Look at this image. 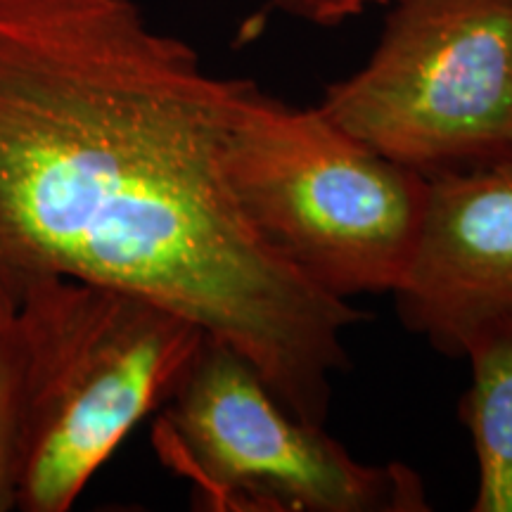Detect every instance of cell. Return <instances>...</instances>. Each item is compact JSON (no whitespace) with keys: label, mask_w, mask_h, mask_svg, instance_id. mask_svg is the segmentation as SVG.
<instances>
[{"label":"cell","mask_w":512,"mask_h":512,"mask_svg":"<svg viewBox=\"0 0 512 512\" xmlns=\"http://www.w3.org/2000/svg\"><path fill=\"white\" fill-rule=\"evenodd\" d=\"M152 446L214 512H425L408 465L361 463L275 399L238 351L207 337L157 411Z\"/></svg>","instance_id":"4"},{"label":"cell","mask_w":512,"mask_h":512,"mask_svg":"<svg viewBox=\"0 0 512 512\" xmlns=\"http://www.w3.org/2000/svg\"><path fill=\"white\" fill-rule=\"evenodd\" d=\"M401 323L460 356L479 320L512 311V150L430 178L411 266L394 290Z\"/></svg>","instance_id":"6"},{"label":"cell","mask_w":512,"mask_h":512,"mask_svg":"<svg viewBox=\"0 0 512 512\" xmlns=\"http://www.w3.org/2000/svg\"><path fill=\"white\" fill-rule=\"evenodd\" d=\"M15 311L24 370L12 510L67 512L174 396L209 335L152 299L62 275L29 280Z\"/></svg>","instance_id":"2"},{"label":"cell","mask_w":512,"mask_h":512,"mask_svg":"<svg viewBox=\"0 0 512 512\" xmlns=\"http://www.w3.org/2000/svg\"><path fill=\"white\" fill-rule=\"evenodd\" d=\"M22 335L15 302L0 297V512L15 508V467L22 406Z\"/></svg>","instance_id":"8"},{"label":"cell","mask_w":512,"mask_h":512,"mask_svg":"<svg viewBox=\"0 0 512 512\" xmlns=\"http://www.w3.org/2000/svg\"><path fill=\"white\" fill-rule=\"evenodd\" d=\"M256 86L211 74L136 0H0V297L62 275L152 299L325 427L363 311L240 209L228 140Z\"/></svg>","instance_id":"1"},{"label":"cell","mask_w":512,"mask_h":512,"mask_svg":"<svg viewBox=\"0 0 512 512\" xmlns=\"http://www.w3.org/2000/svg\"><path fill=\"white\" fill-rule=\"evenodd\" d=\"M226 166L256 233L320 290L351 302L401 285L430 178L358 143L318 107L259 86L230 133Z\"/></svg>","instance_id":"3"},{"label":"cell","mask_w":512,"mask_h":512,"mask_svg":"<svg viewBox=\"0 0 512 512\" xmlns=\"http://www.w3.org/2000/svg\"><path fill=\"white\" fill-rule=\"evenodd\" d=\"M318 110L425 178L512 150V0H399L373 55Z\"/></svg>","instance_id":"5"},{"label":"cell","mask_w":512,"mask_h":512,"mask_svg":"<svg viewBox=\"0 0 512 512\" xmlns=\"http://www.w3.org/2000/svg\"><path fill=\"white\" fill-rule=\"evenodd\" d=\"M399 0H273L278 10L292 15L304 22L320 24V27H332V24L344 22V19L358 15L368 5H394Z\"/></svg>","instance_id":"9"},{"label":"cell","mask_w":512,"mask_h":512,"mask_svg":"<svg viewBox=\"0 0 512 512\" xmlns=\"http://www.w3.org/2000/svg\"><path fill=\"white\" fill-rule=\"evenodd\" d=\"M472 380L458 418L477 458L475 512H512V311L489 316L460 344Z\"/></svg>","instance_id":"7"}]
</instances>
